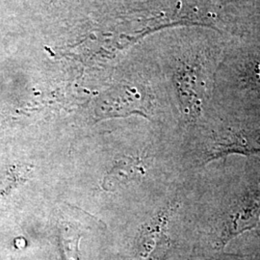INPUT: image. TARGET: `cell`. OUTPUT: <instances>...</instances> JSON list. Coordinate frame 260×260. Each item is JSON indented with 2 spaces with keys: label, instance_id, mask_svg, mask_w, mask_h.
I'll use <instances>...</instances> for the list:
<instances>
[{
  "label": "cell",
  "instance_id": "cell-4",
  "mask_svg": "<svg viewBox=\"0 0 260 260\" xmlns=\"http://www.w3.org/2000/svg\"><path fill=\"white\" fill-rule=\"evenodd\" d=\"M151 106V98L149 93L136 87L122 86L103 96L101 108L105 116L139 114L148 117Z\"/></svg>",
  "mask_w": 260,
  "mask_h": 260
},
{
  "label": "cell",
  "instance_id": "cell-5",
  "mask_svg": "<svg viewBox=\"0 0 260 260\" xmlns=\"http://www.w3.org/2000/svg\"><path fill=\"white\" fill-rule=\"evenodd\" d=\"M144 160L138 156H125L117 161L103 176L102 187L105 191H116L123 186L140 181L146 175Z\"/></svg>",
  "mask_w": 260,
  "mask_h": 260
},
{
  "label": "cell",
  "instance_id": "cell-3",
  "mask_svg": "<svg viewBox=\"0 0 260 260\" xmlns=\"http://www.w3.org/2000/svg\"><path fill=\"white\" fill-rule=\"evenodd\" d=\"M205 146V161L231 154L260 155V126L225 130L208 138Z\"/></svg>",
  "mask_w": 260,
  "mask_h": 260
},
{
  "label": "cell",
  "instance_id": "cell-2",
  "mask_svg": "<svg viewBox=\"0 0 260 260\" xmlns=\"http://www.w3.org/2000/svg\"><path fill=\"white\" fill-rule=\"evenodd\" d=\"M178 205L169 204L144 223L138 237L135 260H158L169 246V225Z\"/></svg>",
  "mask_w": 260,
  "mask_h": 260
},
{
  "label": "cell",
  "instance_id": "cell-1",
  "mask_svg": "<svg viewBox=\"0 0 260 260\" xmlns=\"http://www.w3.org/2000/svg\"><path fill=\"white\" fill-rule=\"evenodd\" d=\"M219 243L224 247L239 234L254 229L260 221V177L233 197L219 216Z\"/></svg>",
  "mask_w": 260,
  "mask_h": 260
},
{
  "label": "cell",
  "instance_id": "cell-7",
  "mask_svg": "<svg viewBox=\"0 0 260 260\" xmlns=\"http://www.w3.org/2000/svg\"><path fill=\"white\" fill-rule=\"evenodd\" d=\"M246 79L251 84V87L260 88V60L249 68Z\"/></svg>",
  "mask_w": 260,
  "mask_h": 260
},
{
  "label": "cell",
  "instance_id": "cell-6",
  "mask_svg": "<svg viewBox=\"0 0 260 260\" xmlns=\"http://www.w3.org/2000/svg\"><path fill=\"white\" fill-rule=\"evenodd\" d=\"M81 232L73 223H64L60 225V244L63 260H79V241Z\"/></svg>",
  "mask_w": 260,
  "mask_h": 260
}]
</instances>
